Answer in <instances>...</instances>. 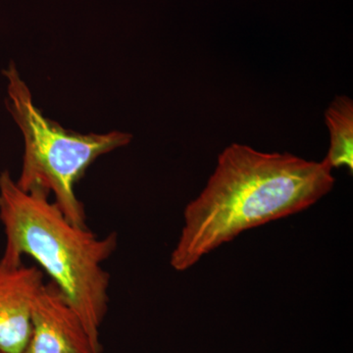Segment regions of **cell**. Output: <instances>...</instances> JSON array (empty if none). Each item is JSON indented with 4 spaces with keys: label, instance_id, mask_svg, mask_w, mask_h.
Instances as JSON below:
<instances>
[{
    "label": "cell",
    "instance_id": "6da1fadb",
    "mask_svg": "<svg viewBox=\"0 0 353 353\" xmlns=\"http://www.w3.org/2000/svg\"><path fill=\"white\" fill-rule=\"evenodd\" d=\"M334 185L332 169L323 161L233 143L218 157L201 194L185 206L171 266L189 270L243 232L310 208Z\"/></svg>",
    "mask_w": 353,
    "mask_h": 353
},
{
    "label": "cell",
    "instance_id": "5b68a950",
    "mask_svg": "<svg viewBox=\"0 0 353 353\" xmlns=\"http://www.w3.org/2000/svg\"><path fill=\"white\" fill-rule=\"evenodd\" d=\"M44 285L34 266L0 263V348L22 353L31 336L32 303Z\"/></svg>",
    "mask_w": 353,
    "mask_h": 353
},
{
    "label": "cell",
    "instance_id": "8992f818",
    "mask_svg": "<svg viewBox=\"0 0 353 353\" xmlns=\"http://www.w3.org/2000/svg\"><path fill=\"white\" fill-rule=\"evenodd\" d=\"M330 132L328 154L323 160L330 168L345 167L353 170V102L338 95L325 113Z\"/></svg>",
    "mask_w": 353,
    "mask_h": 353
},
{
    "label": "cell",
    "instance_id": "3957f363",
    "mask_svg": "<svg viewBox=\"0 0 353 353\" xmlns=\"http://www.w3.org/2000/svg\"><path fill=\"white\" fill-rule=\"evenodd\" d=\"M8 81L6 108L24 138L22 171L17 183L25 192L41 190L54 196L67 219L87 226L85 208L75 192L76 183L101 155L129 145L132 134L113 131L80 134L48 119L37 108L31 90L11 62L4 70Z\"/></svg>",
    "mask_w": 353,
    "mask_h": 353
},
{
    "label": "cell",
    "instance_id": "52a82bcc",
    "mask_svg": "<svg viewBox=\"0 0 353 353\" xmlns=\"http://www.w3.org/2000/svg\"><path fill=\"white\" fill-rule=\"evenodd\" d=\"M0 353H7V352H3V350H2L1 348H0Z\"/></svg>",
    "mask_w": 353,
    "mask_h": 353
},
{
    "label": "cell",
    "instance_id": "277c9868",
    "mask_svg": "<svg viewBox=\"0 0 353 353\" xmlns=\"http://www.w3.org/2000/svg\"><path fill=\"white\" fill-rule=\"evenodd\" d=\"M22 353H99L82 320L54 283H44L32 303L31 336Z\"/></svg>",
    "mask_w": 353,
    "mask_h": 353
},
{
    "label": "cell",
    "instance_id": "7a4b0ae2",
    "mask_svg": "<svg viewBox=\"0 0 353 353\" xmlns=\"http://www.w3.org/2000/svg\"><path fill=\"white\" fill-rule=\"evenodd\" d=\"M0 222L6 234L0 263L16 266L25 255L36 260L63 292L101 353V327L108 314L110 285L103 265L117 248V234L99 236L88 227L77 226L48 192L21 190L8 171L0 174Z\"/></svg>",
    "mask_w": 353,
    "mask_h": 353
}]
</instances>
